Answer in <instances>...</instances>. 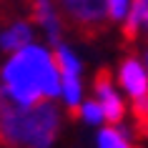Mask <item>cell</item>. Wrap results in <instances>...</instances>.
Listing matches in <instances>:
<instances>
[{"instance_id":"obj_1","label":"cell","mask_w":148,"mask_h":148,"mask_svg":"<svg viewBox=\"0 0 148 148\" xmlns=\"http://www.w3.org/2000/svg\"><path fill=\"white\" fill-rule=\"evenodd\" d=\"M3 90L20 106H35L58 95L60 73L53 55L38 45H25L13 53L3 68Z\"/></svg>"},{"instance_id":"obj_2","label":"cell","mask_w":148,"mask_h":148,"mask_svg":"<svg viewBox=\"0 0 148 148\" xmlns=\"http://www.w3.org/2000/svg\"><path fill=\"white\" fill-rule=\"evenodd\" d=\"M58 108L50 101L20 106L0 88V146L50 148L58 136Z\"/></svg>"},{"instance_id":"obj_3","label":"cell","mask_w":148,"mask_h":148,"mask_svg":"<svg viewBox=\"0 0 148 148\" xmlns=\"http://www.w3.org/2000/svg\"><path fill=\"white\" fill-rule=\"evenodd\" d=\"M68 23L80 38H98L108 28V0H60Z\"/></svg>"},{"instance_id":"obj_4","label":"cell","mask_w":148,"mask_h":148,"mask_svg":"<svg viewBox=\"0 0 148 148\" xmlns=\"http://www.w3.org/2000/svg\"><path fill=\"white\" fill-rule=\"evenodd\" d=\"M93 90L98 93V106H101L103 121H108L110 125H118L123 121V103L118 98L116 88H113V78H110V70L101 68L93 78Z\"/></svg>"},{"instance_id":"obj_5","label":"cell","mask_w":148,"mask_h":148,"mask_svg":"<svg viewBox=\"0 0 148 148\" xmlns=\"http://www.w3.org/2000/svg\"><path fill=\"white\" fill-rule=\"evenodd\" d=\"M118 78H121V86L125 88V93H131V98L148 93V73L136 58H128V60L121 63Z\"/></svg>"},{"instance_id":"obj_6","label":"cell","mask_w":148,"mask_h":148,"mask_svg":"<svg viewBox=\"0 0 148 148\" xmlns=\"http://www.w3.org/2000/svg\"><path fill=\"white\" fill-rule=\"evenodd\" d=\"M30 18H33V23L45 28L48 38L58 43V38H60V23H58V15H55L53 0H30Z\"/></svg>"},{"instance_id":"obj_7","label":"cell","mask_w":148,"mask_h":148,"mask_svg":"<svg viewBox=\"0 0 148 148\" xmlns=\"http://www.w3.org/2000/svg\"><path fill=\"white\" fill-rule=\"evenodd\" d=\"M140 30H148V0H133V8L125 13V25H123L125 43H133Z\"/></svg>"},{"instance_id":"obj_8","label":"cell","mask_w":148,"mask_h":148,"mask_svg":"<svg viewBox=\"0 0 148 148\" xmlns=\"http://www.w3.org/2000/svg\"><path fill=\"white\" fill-rule=\"evenodd\" d=\"M25 45H30V28L25 23H15L5 28V33H0V48L5 53H18Z\"/></svg>"},{"instance_id":"obj_9","label":"cell","mask_w":148,"mask_h":148,"mask_svg":"<svg viewBox=\"0 0 148 148\" xmlns=\"http://www.w3.org/2000/svg\"><path fill=\"white\" fill-rule=\"evenodd\" d=\"M98 148H133V146H131V140H128V136H125V131L108 125L98 136Z\"/></svg>"},{"instance_id":"obj_10","label":"cell","mask_w":148,"mask_h":148,"mask_svg":"<svg viewBox=\"0 0 148 148\" xmlns=\"http://www.w3.org/2000/svg\"><path fill=\"white\" fill-rule=\"evenodd\" d=\"M133 118L143 136H148V93L133 98Z\"/></svg>"},{"instance_id":"obj_11","label":"cell","mask_w":148,"mask_h":148,"mask_svg":"<svg viewBox=\"0 0 148 148\" xmlns=\"http://www.w3.org/2000/svg\"><path fill=\"white\" fill-rule=\"evenodd\" d=\"M128 13V0H108V20H123Z\"/></svg>"},{"instance_id":"obj_12","label":"cell","mask_w":148,"mask_h":148,"mask_svg":"<svg viewBox=\"0 0 148 148\" xmlns=\"http://www.w3.org/2000/svg\"><path fill=\"white\" fill-rule=\"evenodd\" d=\"M80 116L86 118L88 123H101L103 121V113H101V106H98V103H86V106H83V108H80Z\"/></svg>"},{"instance_id":"obj_13","label":"cell","mask_w":148,"mask_h":148,"mask_svg":"<svg viewBox=\"0 0 148 148\" xmlns=\"http://www.w3.org/2000/svg\"><path fill=\"white\" fill-rule=\"evenodd\" d=\"M146 58H148V55H146Z\"/></svg>"}]
</instances>
